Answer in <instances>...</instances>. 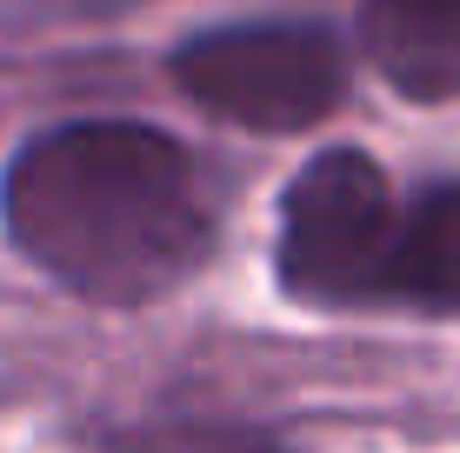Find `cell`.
<instances>
[{"mask_svg":"<svg viewBox=\"0 0 460 453\" xmlns=\"http://www.w3.org/2000/svg\"><path fill=\"white\" fill-rule=\"evenodd\" d=\"M0 221L67 293L140 307L173 293L214 254V200L200 161L140 120H67L7 161Z\"/></svg>","mask_w":460,"mask_h":453,"instance_id":"cell-1","label":"cell"},{"mask_svg":"<svg viewBox=\"0 0 460 453\" xmlns=\"http://www.w3.org/2000/svg\"><path fill=\"white\" fill-rule=\"evenodd\" d=\"M407 200L354 147H327L280 194V287L300 307H394Z\"/></svg>","mask_w":460,"mask_h":453,"instance_id":"cell-2","label":"cell"},{"mask_svg":"<svg viewBox=\"0 0 460 453\" xmlns=\"http://www.w3.org/2000/svg\"><path fill=\"white\" fill-rule=\"evenodd\" d=\"M173 87L253 134H307L347 100V47L321 21H234L173 47Z\"/></svg>","mask_w":460,"mask_h":453,"instance_id":"cell-3","label":"cell"},{"mask_svg":"<svg viewBox=\"0 0 460 453\" xmlns=\"http://www.w3.org/2000/svg\"><path fill=\"white\" fill-rule=\"evenodd\" d=\"M360 54L407 100H454L460 0H360Z\"/></svg>","mask_w":460,"mask_h":453,"instance_id":"cell-4","label":"cell"},{"mask_svg":"<svg viewBox=\"0 0 460 453\" xmlns=\"http://www.w3.org/2000/svg\"><path fill=\"white\" fill-rule=\"evenodd\" d=\"M394 307L460 314V180H434L401 213V260H394Z\"/></svg>","mask_w":460,"mask_h":453,"instance_id":"cell-5","label":"cell"},{"mask_svg":"<svg viewBox=\"0 0 460 453\" xmlns=\"http://www.w3.org/2000/svg\"><path fill=\"white\" fill-rule=\"evenodd\" d=\"M93 453H294L274 427L261 420H227V414H167V420H134L114 427Z\"/></svg>","mask_w":460,"mask_h":453,"instance_id":"cell-6","label":"cell"}]
</instances>
